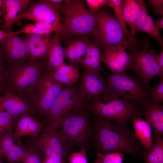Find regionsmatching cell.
<instances>
[{"label":"cell","instance_id":"9a60e30c","mask_svg":"<svg viewBox=\"0 0 163 163\" xmlns=\"http://www.w3.org/2000/svg\"><path fill=\"white\" fill-rule=\"evenodd\" d=\"M127 46L117 45L104 49L102 61L112 73H121L126 70L130 60V56L126 51Z\"/></svg>","mask_w":163,"mask_h":163},{"label":"cell","instance_id":"8fae6325","mask_svg":"<svg viewBox=\"0 0 163 163\" xmlns=\"http://www.w3.org/2000/svg\"><path fill=\"white\" fill-rule=\"evenodd\" d=\"M29 6L23 13L18 15L12 24L20 19H24L35 22H45L54 25L59 34H64V25L61 22L58 8L48 0L30 1Z\"/></svg>","mask_w":163,"mask_h":163},{"label":"cell","instance_id":"5b68a950","mask_svg":"<svg viewBox=\"0 0 163 163\" xmlns=\"http://www.w3.org/2000/svg\"><path fill=\"white\" fill-rule=\"evenodd\" d=\"M150 44L146 39L137 40L136 44L129 42L126 48L130 56L129 63L126 69L133 72L145 87L149 89V83L155 76L163 77V71L155 59L156 53L149 50Z\"/></svg>","mask_w":163,"mask_h":163},{"label":"cell","instance_id":"2e32d148","mask_svg":"<svg viewBox=\"0 0 163 163\" xmlns=\"http://www.w3.org/2000/svg\"><path fill=\"white\" fill-rule=\"evenodd\" d=\"M44 125V123L36 120L30 113L22 114L12 133L13 138L18 140L23 136L36 137L41 132Z\"/></svg>","mask_w":163,"mask_h":163},{"label":"cell","instance_id":"3957f363","mask_svg":"<svg viewBox=\"0 0 163 163\" xmlns=\"http://www.w3.org/2000/svg\"><path fill=\"white\" fill-rule=\"evenodd\" d=\"M88 110L82 107L63 117L58 133L64 143L72 149L77 146L87 151L91 147L93 125Z\"/></svg>","mask_w":163,"mask_h":163},{"label":"cell","instance_id":"d590c367","mask_svg":"<svg viewBox=\"0 0 163 163\" xmlns=\"http://www.w3.org/2000/svg\"><path fill=\"white\" fill-rule=\"evenodd\" d=\"M149 5H152L155 14L163 15V1L162 0H150L148 1Z\"/></svg>","mask_w":163,"mask_h":163},{"label":"cell","instance_id":"7c38bea8","mask_svg":"<svg viewBox=\"0 0 163 163\" xmlns=\"http://www.w3.org/2000/svg\"><path fill=\"white\" fill-rule=\"evenodd\" d=\"M80 79L78 91L83 103L86 101L96 103L108 94L107 81L100 72L86 70L82 72Z\"/></svg>","mask_w":163,"mask_h":163},{"label":"cell","instance_id":"7dc6e473","mask_svg":"<svg viewBox=\"0 0 163 163\" xmlns=\"http://www.w3.org/2000/svg\"><path fill=\"white\" fill-rule=\"evenodd\" d=\"M20 163V162H19V163Z\"/></svg>","mask_w":163,"mask_h":163},{"label":"cell","instance_id":"52a82bcc","mask_svg":"<svg viewBox=\"0 0 163 163\" xmlns=\"http://www.w3.org/2000/svg\"><path fill=\"white\" fill-rule=\"evenodd\" d=\"M104 72L108 89L105 95L123 98L139 106L149 99L147 89L139 79L125 71L115 74Z\"/></svg>","mask_w":163,"mask_h":163},{"label":"cell","instance_id":"f546056e","mask_svg":"<svg viewBox=\"0 0 163 163\" xmlns=\"http://www.w3.org/2000/svg\"><path fill=\"white\" fill-rule=\"evenodd\" d=\"M53 33L48 30L39 28L35 27L33 24L25 25L21 29L16 31H9V33L11 34L18 35L21 34H26L31 35L50 34Z\"/></svg>","mask_w":163,"mask_h":163},{"label":"cell","instance_id":"7bdbcfd3","mask_svg":"<svg viewBox=\"0 0 163 163\" xmlns=\"http://www.w3.org/2000/svg\"><path fill=\"white\" fill-rule=\"evenodd\" d=\"M2 0H0V8L2 7ZM2 14V11L1 12L0 11V24H2V20L1 17Z\"/></svg>","mask_w":163,"mask_h":163},{"label":"cell","instance_id":"e575fe53","mask_svg":"<svg viewBox=\"0 0 163 163\" xmlns=\"http://www.w3.org/2000/svg\"><path fill=\"white\" fill-rule=\"evenodd\" d=\"M88 9L92 13L97 14L101 8L107 5L108 0H86Z\"/></svg>","mask_w":163,"mask_h":163},{"label":"cell","instance_id":"4316f807","mask_svg":"<svg viewBox=\"0 0 163 163\" xmlns=\"http://www.w3.org/2000/svg\"><path fill=\"white\" fill-rule=\"evenodd\" d=\"M17 118L7 111L0 112V139L7 133H12Z\"/></svg>","mask_w":163,"mask_h":163},{"label":"cell","instance_id":"1f68e13d","mask_svg":"<svg viewBox=\"0 0 163 163\" xmlns=\"http://www.w3.org/2000/svg\"><path fill=\"white\" fill-rule=\"evenodd\" d=\"M149 99L160 103L163 102V77L161 78L158 84L155 87L150 86Z\"/></svg>","mask_w":163,"mask_h":163},{"label":"cell","instance_id":"60d3db41","mask_svg":"<svg viewBox=\"0 0 163 163\" xmlns=\"http://www.w3.org/2000/svg\"><path fill=\"white\" fill-rule=\"evenodd\" d=\"M7 32L4 30L0 29V43L6 37Z\"/></svg>","mask_w":163,"mask_h":163},{"label":"cell","instance_id":"ee69618b","mask_svg":"<svg viewBox=\"0 0 163 163\" xmlns=\"http://www.w3.org/2000/svg\"><path fill=\"white\" fill-rule=\"evenodd\" d=\"M3 158V152L0 146V159H2Z\"/></svg>","mask_w":163,"mask_h":163},{"label":"cell","instance_id":"ffe728a7","mask_svg":"<svg viewBox=\"0 0 163 163\" xmlns=\"http://www.w3.org/2000/svg\"><path fill=\"white\" fill-rule=\"evenodd\" d=\"M60 36L55 33L50 37L46 67L49 72H53L66 63L64 62L63 48L60 43Z\"/></svg>","mask_w":163,"mask_h":163},{"label":"cell","instance_id":"603a6c76","mask_svg":"<svg viewBox=\"0 0 163 163\" xmlns=\"http://www.w3.org/2000/svg\"><path fill=\"white\" fill-rule=\"evenodd\" d=\"M123 9L126 23L130 27V34L135 44L137 41L136 25L139 14L140 5L137 0H123Z\"/></svg>","mask_w":163,"mask_h":163},{"label":"cell","instance_id":"b9f144b4","mask_svg":"<svg viewBox=\"0 0 163 163\" xmlns=\"http://www.w3.org/2000/svg\"><path fill=\"white\" fill-rule=\"evenodd\" d=\"M49 2L53 3L55 5H59L62 4V2H64L65 0H48Z\"/></svg>","mask_w":163,"mask_h":163},{"label":"cell","instance_id":"8d00e7d4","mask_svg":"<svg viewBox=\"0 0 163 163\" xmlns=\"http://www.w3.org/2000/svg\"><path fill=\"white\" fill-rule=\"evenodd\" d=\"M5 72V60L0 51V92L4 91L3 81Z\"/></svg>","mask_w":163,"mask_h":163},{"label":"cell","instance_id":"277c9868","mask_svg":"<svg viewBox=\"0 0 163 163\" xmlns=\"http://www.w3.org/2000/svg\"><path fill=\"white\" fill-rule=\"evenodd\" d=\"M81 107L94 113L95 120H109L119 125H126L128 120L141 117L139 106L120 97L104 95L98 102H85Z\"/></svg>","mask_w":163,"mask_h":163},{"label":"cell","instance_id":"ab89813d","mask_svg":"<svg viewBox=\"0 0 163 163\" xmlns=\"http://www.w3.org/2000/svg\"><path fill=\"white\" fill-rule=\"evenodd\" d=\"M156 26L159 30L163 28V17L155 22Z\"/></svg>","mask_w":163,"mask_h":163},{"label":"cell","instance_id":"5bb4252c","mask_svg":"<svg viewBox=\"0 0 163 163\" xmlns=\"http://www.w3.org/2000/svg\"><path fill=\"white\" fill-rule=\"evenodd\" d=\"M141 116H143L152 128L153 140L163 137V106L149 99L139 106Z\"/></svg>","mask_w":163,"mask_h":163},{"label":"cell","instance_id":"ac0fdd59","mask_svg":"<svg viewBox=\"0 0 163 163\" xmlns=\"http://www.w3.org/2000/svg\"><path fill=\"white\" fill-rule=\"evenodd\" d=\"M140 6L139 16L136 25V33L144 32L156 39L162 48L163 40L159 30L155 26V22L149 14L143 0H137Z\"/></svg>","mask_w":163,"mask_h":163},{"label":"cell","instance_id":"ba28073f","mask_svg":"<svg viewBox=\"0 0 163 163\" xmlns=\"http://www.w3.org/2000/svg\"><path fill=\"white\" fill-rule=\"evenodd\" d=\"M44 123L40 133L29 139L28 146L50 157L66 162L72 149L64 143L52 124Z\"/></svg>","mask_w":163,"mask_h":163},{"label":"cell","instance_id":"83f0119b","mask_svg":"<svg viewBox=\"0 0 163 163\" xmlns=\"http://www.w3.org/2000/svg\"><path fill=\"white\" fill-rule=\"evenodd\" d=\"M26 147L15 144L4 155L8 163H18L21 162L25 155Z\"/></svg>","mask_w":163,"mask_h":163},{"label":"cell","instance_id":"d4e9b609","mask_svg":"<svg viewBox=\"0 0 163 163\" xmlns=\"http://www.w3.org/2000/svg\"><path fill=\"white\" fill-rule=\"evenodd\" d=\"M154 141L152 148L143 154L145 163H163V138Z\"/></svg>","mask_w":163,"mask_h":163},{"label":"cell","instance_id":"836d02e7","mask_svg":"<svg viewBox=\"0 0 163 163\" xmlns=\"http://www.w3.org/2000/svg\"><path fill=\"white\" fill-rule=\"evenodd\" d=\"M87 151L80 149L78 152L71 153L69 155V163H88Z\"/></svg>","mask_w":163,"mask_h":163},{"label":"cell","instance_id":"d6a6232c","mask_svg":"<svg viewBox=\"0 0 163 163\" xmlns=\"http://www.w3.org/2000/svg\"><path fill=\"white\" fill-rule=\"evenodd\" d=\"M73 42L77 59L79 63V61L85 54L90 42L86 38H78Z\"/></svg>","mask_w":163,"mask_h":163},{"label":"cell","instance_id":"9c48e42d","mask_svg":"<svg viewBox=\"0 0 163 163\" xmlns=\"http://www.w3.org/2000/svg\"><path fill=\"white\" fill-rule=\"evenodd\" d=\"M94 35L104 49L117 45L127 46L130 42L115 17L106 10H101L96 14Z\"/></svg>","mask_w":163,"mask_h":163},{"label":"cell","instance_id":"f6af8a7d","mask_svg":"<svg viewBox=\"0 0 163 163\" xmlns=\"http://www.w3.org/2000/svg\"><path fill=\"white\" fill-rule=\"evenodd\" d=\"M4 110L2 109L0 104V112L3 111Z\"/></svg>","mask_w":163,"mask_h":163},{"label":"cell","instance_id":"7a4b0ae2","mask_svg":"<svg viewBox=\"0 0 163 163\" xmlns=\"http://www.w3.org/2000/svg\"><path fill=\"white\" fill-rule=\"evenodd\" d=\"M46 60L27 63L5 62V92L8 91L15 94L18 93L20 96L27 94L31 95L46 71Z\"/></svg>","mask_w":163,"mask_h":163},{"label":"cell","instance_id":"30bf717a","mask_svg":"<svg viewBox=\"0 0 163 163\" xmlns=\"http://www.w3.org/2000/svg\"><path fill=\"white\" fill-rule=\"evenodd\" d=\"M82 102L78 87L73 85L63 88L46 114L44 123L52 124L57 129L60 120L66 115L82 108Z\"/></svg>","mask_w":163,"mask_h":163},{"label":"cell","instance_id":"4dcf8cb0","mask_svg":"<svg viewBox=\"0 0 163 163\" xmlns=\"http://www.w3.org/2000/svg\"><path fill=\"white\" fill-rule=\"evenodd\" d=\"M26 147V153L21 163H42L43 159L40 152L29 146Z\"/></svg>","mask_w":163,"mask_h":163},{"label":"cell","instance_id":"f1b7e54d","mask_svg":"<svg viewBox=\"0 0 163 163\" xmlns=\"http://www.w3.org/2000/svg\"><path fill=\"white\" fill-rule=\"evenodd\" d=\"M97 159L93 163H122L124 154L118 151L96 153Z\"/></svg>","mask_w":163,"mask_h":163},{"label":"cell","instance_id":"7402d4cb","mask_svg":"<svg viewBox=\"0 0 163 163\" xmlns=\"http://www.w3.org/2000/svg\"><path fill=\"white\" fill-rule=\"evenodd\" d=\"M63 84L56 82L34 103L39 113L45 116L63 88Z\"/></svg>","mask_w":163,"mask_h":163},{"label":"cell","instance_id":"6da1fadb","mask_svg":"<svg viewBox=\"0 0 163 163\" xmlns=\"http://www.w3.org/2000/svg\"><path fill=\"white\" fill-rule=\"evenodd\" d=\"M90 143L96 153L118 151L140 159L146 151L127 124L107 120H95Z\"/></svg>","mask_w":163,"mask_h":163},{"label":"cell","instance_id":"44dd1931","mask_svg":"<svg viewBox=\"0 0 163 163\" xmlns=\"http://www.w3.org/2000/svg\"><path fill=\"white\" fill-rule=\"evenodd\" d=\"M131 119L136 136L146 151L150 150L153 145L150 126L140 117Z\"/></svg>","mask_w":163,"mask_h":163},{"label":"cell","instance_id":"f35d334b","mask_svg":"<svg viewBox=\"0 0 163 163\" xmlns=\"http://www.w3.org/2000/svg\"><path fill=\"white\" fill-rule=\"evenodd\" d=\"M42 163H66V162L62 161L44 155Z\"/></svg>","mask_w":163,"mask_h":163},{"label":"cell","instance_id":"cb8c5ba5","mask_svg":"<svg viewBox=\"0 0 163 163\" xmlns=\"http://www.w3.org/2000/svg\"><path fill=\"white\" fill-rule=\"evenodd\" d=\"M49 73L55 81L64 84L67 87L73 86L78 82L79 78V67L70 64L68 65L66 64L55 71Z\"/></svg>","mask_w":163,"mask_h":163},{"label":"cell","instance_id":"bcb514c9","mask_svg":"<svg viewBox=\"0 0 163 163\" xmlns=\"http://www.w3.org/2000/svg\"><path fill=\"white\" fill-rule=\"evenodd\" d=\"M0 163H3L2 161V159H0Z\"/></svg>","mask_w":163,"mask_h":163},{"label":"cell","instance_id":"e0dca14e","mask_svg":"<svg viewBox=\"0 0 163 163\" xmlns=\"http://www.w3.org/2000/svg\"><path fill=\"white\" fill-rule=\"evenodd\" d=\"M50 34H28L25 37L28 45L29 62L48 59Z\"/></svg>","mask_w":163,"mask_h":163},{"label":"cell","instance_id":"484cf974","mask_svg":"<svg viewBox=\"0 0 163 163\" xmlns=\"http://www.w3.org/2000/svg\"><path fill=\"white\" fill-rule=\"evenodd\" d=\"M108 5L114 10L115 18L120 25L126 38L133 43L130 33L128 30L124 17L123 9V0H109Z\"/></svg>","mask_w":163,"mask_h":163},{"label":"cell","instance_id":"4fadbf2b","mask_svg":"<svg viewBox=\"0 0 163 163\" xmlns=\"http://www.w3.org/2000/svg\"><path fill=\"white\" fill-rule=\"evenodd\" d=\"M10 29L6 31L7 36L0 43V51L5 62L15 63L30 61L28 45L26 38L11 34Z\"/></svg>","mask_w":163,"mask_h":163},{"label":"cell","instance_id":"d6986e66","mask_svg":"<svg viewBox=\"0 0 163 163\" xmlns=\"http://www.w3.org/2000/svg\"><path fill=\"white\" fill-rule=\"evenodd\" d=\"M0 104L2 109L13 116L17 118L22 114H30V106L19 95L5 91L3 96H0Z\"/></svg>","mask_w":163,"mask_h":163},{"label":"cell","instance_id":"74e56055","mask_svg":"<svg viewBox=\"0 0 163 163\" xmlns=\"http://www.w3.org/2000/svg\"><path fill=\"white\" fill-rule=\"evenodd\" d=\"M155 60L161 69L163 71V50L158 54H156Z\"/></svg>","mask_w":163,"mask_h":163},{"label":"cell","instance_id":"8992f818","mask_svg":"<svg viewBox=\"0 0 163 163\" xmlns=\"http://www.w3.org/2000/svg\"><path fill=\"white\" fill-rule=\"evenodd\" d=\"M65 17L64 33L74 35H94L96 15L87 9L83 1L66 0L59 7Z\"/></svg>","mask_w":163,"mask_h":163}]
</instances>
